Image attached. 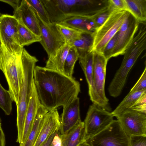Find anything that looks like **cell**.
<instances>
[{
    "label": "cell",
    "instance_id": "28",
    "mask_svg": "<svg viewBox=\"0 0 146 146\" xmlns=\"http://www.w3.org/2000/svg\"><path fill=\"white\" fill-rule=\"evenodd\" d=\"M31 6L36 14L44 23L49 24L51 23L47 12L41 0H26Z\"/></svg>",
    "mask_w": 146,
    "mask_h": 146
},
{
    "label": "cell",
    "instance_id": "11",
    "mask_svg": "<svg viewBox=\"0 0 146 146\" xmlns=\"http://www.w3.org/2000/svg\"><path fill=\"white\" fill-rule=\"evenodd\" d=\"M129 136H146V113L128 109L114 116Z\"/></svg>",
    "mask_w": 146,
    "mask_h": 146
},
{
    "label": "cell",
    "instance_id": "31",
    "mask_svg": "<svg viewBox=\"0 0 146 146\" xmlns=\"http://www.w3.org/2000/svg\"><path fill=\"white\" fill-rule=\"evenodd\" d=\"M118 34L117 32L107 43L102 53L108 61L111 58L112 53L116 43Z\"/></svg>",
    "mask_w": 146,
    "mask_h": 146
},
{
    "label": "cell",
    "instance_id": "18",
    "mask_svg": "<svg viewBox=\"0 0 146 146\" xmlns=\"http://www.w3.org/2000/svg\"><path fill=\"white\" fill-rule=\"evenodd\" d=\"M59 23L83 32L93 33L96 29L92 17L88 16L72 17Z\"/></svg>",
    "mask_w": 146,
    "mask_h": 146
},
{
    "label": "cell",
    "instance_id": "3",
    "mask_svg": "<svg viewBox=\"0 0 146 146\" xmlns=\"http://www.w3.org/2000/svg\"><path fill=\"white\" fill-rule=\"evenodd\" d=\"M22 66V81L18 103L17 126L18 137L17 142L20 144L23 136L26 112L34 84L33 74L36 58L30 54L23 48L21 55Z\"/></svg>",
    "mask_w": 146,
    "mask_h": 146
},
{
    "label": "cell",
    "instance_id": "10",
    "mask_svg": "<svg viewBox=\"0 0 146 146\" xmlns=\"http://www.w3.org/2000/svg\"><path fill=\"white\" fill-rule=\"evenodd\" d=\"M36 14L39 21L41 33V40L39 42L46 52L48 58L52 57L66 44L65 40L56 23L46 24Z\"/></svg>",
    "mask_w": 146,
    "mask_h": 146
},
{
    "label": "cell",
    "instance_id": "33",
    "mask_svg": "<svg viewBox=\"0 0 146 146\" xmlns=\"http://www.w3.org/2000/svg\"><path fill=\"white\" fill-rule=\"evenodd\" d=\"M108 7L111 12L115 10H126L124 0H108Z\"/></svg>",
    "mask_w": 146,
    "mask_h": 146
},
{
    "label": "cell",
    "instance_id": "27",
    "mask_svg": "<svg viewBox=\"0 0 146 146\" xmlns=\"http://www.w3.org/2000/svg\"><path fill=\"white\" fill-rule=\"evenodd\" d=\"M56 25L64 37L66 44H70L80 34L81 31L60 23H56Z\"/></svg>",
    "mask_w": 146,
    "mask_h": 146
},
{
    "label": "cell",
    "instance_id": "24",
    "mask_svg": "<svg viewBox=\"0 0 146 146\" xmlns=\"http://www.w3.org/2000/svg\"><path fill=\"white\" fill-rule=\"evenodd\" d=\"M18 37L20 46L23 48L34 42H40L41 38L23 24L19 22Z\"/></svg>",
    "mask_w": 146,
    "mask_h": 146
},
{
    "label": "cell",
    "instance_id": "42",
    "mask_svg": "<svg viewBox=\"0 0 146 146\" xmlns=\"http://www.w3.org/2000/svg\"><path fill=\"white\" fill-rule=\"evenodd\" d=\"M2 14H1V13L0 12V17L2 16Z\"/></svg>",
    "mask_w": 146,
    "mask_h": 146
},
{
    "label": "cell",
    "instance_id": "9",
    "mask_svg": "<svg viewBox=\"0 0 146 146\" xmlns=\"http://www.w3.org/2000/svg\"><path fill=\"white\" fill-rule=\"evenodd\" d=\"M111 112L93 104L90 105L84 122L86 140L106 128L113 120Z\"/></svg>",
    "mask_w": 146,
    "mask_h": 146
},
{
    "label": "cell",
    "instance_id": "41",
    "mask_svg": "<svg viewBox=\"0 0 146 146\" xmlns=\"http://www.w3.org/2000/svg\"><path fill=\"white\" fill-rule=\"evenodd\" d=\"M1 44L0 42V53H1Z\"/></svg>",
    "mask_w": 146,
    "mask_h": 146
},
{
    "label": "cell",
    "instance_id": "39",
    "mask_svg": "<svg viewBox=\"0 0 146 146\" xmlns=\"http://www.w3.org/2000/svg\"><path fill=\"white\" fill-rule=\"evenodd\" d=\"M78 146H91L88 142L86 140H85Z\"/></svg>",
    "mask_w": 146,
    "mask_h": 146
},
{
    "label": "cell",
    "instance_id": "40",
    "mask_svg": "<svg viewBox=\"0 0 146 146\" xmlns=\"http://www.w3.org/2000/svg\"><path fill=\"white\" fill-rule=\"evenodd\" d=\"M1 59H2V57L1 53H0V66L1 64Z\"/></svg>",
    "mask_w": 146,
    "mask_h": 146
},
{
    "label": "cell",
    "instance_id": "43",
    "mask_svg": "<svg viewBox=\"0 0 146 146\" xmlns=\"http://www.w3.org/2000/svg\"><path fill=\"white\" fill-rule=\"evenodd\" d=\"M1 120L0 118V123H1Z\"/></svg>",
    "mask_w": 146,
    "mask_h": 146
},
{
    "label": "cell",
    "instance_id": "15",
    "mask_svg": "<svg viewBox=\"0 0 146 146\" xmlns=\"http://www.w3.org/2000/svg\"><path fill=\"white\" fill-rule=\"evenodd\" d=\"M60 118L57 109L49 111L44 116L40 132L34 146H41L55 130L60 129Z\"/></svg>",
    "mask_w": 146,
    "mask_h": 146
},
{
    "label": "cell",
    "instance_id": "19",
    "mask_svg": "<svg viewBox=\"0 0 146 146\" xmlns=\"http://www.w3.org/2000/svg\"><path fill=\"white\" fill-rule=\"evenodd\" d=\"M93 43V33L82 32L79 37L70 44L75 47L80 58L92 51Z\"/></svg>",
    "mask_w": 146,
    "mask_h": 146
},
{
    "label": "cell",
    "instance_id": "4",
    "mask_svg": "<svg viewBox=\"0 0 146 146\" xmlns=\"http://www.w3.org/2000/svg\"><path fill=\"white\" fill-rule=\"evenodd\" d=\"M2 59L0 69L3 72L8 87V91L13 102L17 105L22 81L21 55L9 52L1 44Z\"/></svg>",
    "mask_w": 146,
    "mask_h": 146
},
{
    "label": "cell",
    "instance_id": "23",
    "mask_svg": "<svg viewBox=\"0 0 146 146\" xmlns=\"http://www.w3.org/2000/svg\"><path fill=\"white\" fill-rule=\"evenodd\" d=\"M79 64L84 74L88 86V93L90 96L93 91V52L79 58Z\"/></svg>",
    "mask_w": 146,
    "mask_h": 146
},
{
    "label": "cell",
    "instance_id": "35",
    "mask_svg": "<svg viewBox=\"0 0 146 146\" xmlns=\"http://www.w3.org/2000/svg\"><path fill=\"white\" fill-rule=\"evenodd\" d=\"M19 0H0V1L6 3L10 5L14 9V11L16 10L20 5Z\"/></svg>",
    "mask_w": 146,
    "mask_h": 146
},
{
    "label": "cell",
    "instance_id": "13",
    "mask_svg": "<svg viewBox=\"0 0 146 146\" xmlns=\"http://www.w3.org/2000/svg\"><path fill=\"white\" fill-rule=\"evenodd\" d=\"M13 16L19 22L40 37L39 21L36 13L26 0L21 1L18 8L14 11Z\"/></svg>",
    "mask_w": 146,
    "mask_h": 146
},
{
    "label": "cell",
    "instance_id": "38",
    "mask_svg": "<svg viewBox=\"0 0 146 146\" xmlns=\"http://www.w3.org/2000/svg\"><path fill=\"white\" fill-rule=\"evenodd\" d=\"M5 146V137L0 123V146Z\"/></svg>",
    "mask_w": 146,
    "mask_h": 146
},
{
    "label": "cell",
    "instance_id": "29",
    "mask_svg": "<svg viewBox=\"0 0 146 146\" xmlns=\"http://www.w3.org/2000/svg\"><path fill=\"white\" fill-rule=\"evenodd\" d=\"M13 102L9 91L4 89L0 83V108L7 115L11 113Z\"/></svg>",
    "mask_w": 146,
    "mask_h": 146
},
{
    "label": "cell",
    "instance_id": "12",
    "mask_svg": "<svg viewBox=\"0 0 146 146\" xmlns=\"http://www.w3.org/2000/svg\"><path fill=\"white\" fill-rule=\"evenodd\" d=\"M139 23L138 21L128 11L118 31L117 42L111 57L124 54L138 30Z\"/></svg>",
    "mask_w": 146,
    "mask_h": 146
},
{
    "label": "cell",
    "instance_id": "26",
    "mask_svg": "<svg viewBox=\"0 0 146 146\" xmlns=\"http://www.w3.org/2000/svg\"><path fill=\"white\" fill-rule=\"evenodd\" d=\"M78 58V55L75 47L71 46L64 62L62 73L68 77H72L74 65Z\"/></svg>",
    "mask_w": 146,
    "mask_h": 146
},
{
    "label": "cell",
    "instance_id": "32",
    "mask_svg": "<svg viewBox=\"0 0 146 146\" xmlns=\"http://www.w3.org/2000/svg\"><path fill=\"white\" fill-rule=\"evenodd\" d=\"M146 89V68L135 84L131 89L129 94Z\"/></svg>",
    "mask_w": 146,
    "mask_h": 146
},
{
    "label": "cell",
    "instance_id": "37",
    "mask_svg": "<svg viewBox=\"0 0 146 146\" xmlns=\"http://www.w3.org/2000/svg\"><path fill=\"white\" fill-rule=\"evenodd\" d=\"M59 130L57 129L54 131L40 146H51V143L52 139L55 134L58 132Z\"/></svg>",
    "mask_w": 146,
    "mask_h": 146
},
{
    "label": "cell",
    "instance_id": "30",
    "mask_svg": "<svg viewBox=\"0 0 146 146\" xmlns=\"http://www.w3.org/2000/svg\"><path fill=\"white\" fill-rule=\"evenodd\" d=\"M111 12V11L107 7L92 17L96 25V29L104 23L108 18Z\"/></svg>",
    "mask_w": 146,
    "mask_h": 146
},
{
    "label": "cell",
    "instance_id": "2",
    "mask_svg": "<svg viewBox=\"0 0 146 146\" xmlns=\"http://www.w3.org/2000/svg\"><path fill=\"white\" fill-rule=\"evenodd\" d=\"M51 23L79 16L92 17L104 9L105 0H41Z\"/></svg>",
    "mask_w": 146,
    "mask_h": 146
},
{
    "label": "cell",
    "instance_id": "17",
    "mask_svg": "<svg viewBox=\"0 0 146 146\" xmlns=\"http://www.w3.org/2000/svg\"><path fill=\"white\" fill-rule=\"evenodd\" d=\"M60 135L62 146H78L86 140L84 122L81 121L65 134Z\"/></svg>",
    "mask_w": 146,
    "mask_h": 146
},
{
    "label": "cell",
    "instance_id": "21",
    "mask_svg": "<svg viewBox=\"0 0 146 146\" xmlns=\"http://www.w3.org/2000/svg\"><path fill=\"white\" fill-rule=\"evenodd\" d=\"M49 111L41 104L38 110L31 132L23 146H34L42 123L45 115Z\"/></svg>",
    "mask_w": 146,
    "mask_h": 146
},
{
    "label": "cell",
    "instance_id": "5",
    "mask_svg": "<svg viewBox=\"0 0 146 146\" xmlns=\"http://www.w3.org/2000/svg\"><path fill=\"white\" fill-rule=\"evenodd\" d=\"M128 12L125 10H117L111 12L104 23L93 33L92 51L102 54L107 43L119 31Z\"/></svg>",
    "mask_w": 146,
    "mask_h": 146
},
{
    "label": "cell",
    "instance_id": "34",
    "mask_svg": "<svg viewBox=\"0 0 146 146\" xmlns=\"http://www.w3.org/2000/svg\"><path fill=\"white\" fill-rule=\"evenodd\" d=\"M130 146H146V136L132 135L130 136Z\"/></svg>",
    "mask_w": 146,
    "mask_h": 146
},
{
    "label": "cell",
    "instance_id": "20",
    "mask_svg": "<svg viewBox=\"0 0 146 146\" xmlns=\"http://www.w3.org/2000/svg\"><path fill=\"white\" fill-rule=\"evenodd\" d=\"M71 46L69 44H65L58 50L54 56L48 58L44 67L62 73L64 62Z\"/></svg>",
    "mask_w": 146,
    "mask_h": 146
},
{
    "label": "cell",
    "instance_id": "16",
    "mask_svg": "<svg viewBox=\"0 0 146 146\" xmlns=\"http://www.w3.org/2000/svg\"><path fill=\"white\" fill-rule=\"evenodd\" d=\"M34 84L27 108L23 136L20 146H23L31 132L38 109L41 105Z\"/></svg>",
    "mask_w": 146,
    "mask_h": 146
},
{
    "label": "cell",
    "instance_id": "22",
    "mask_svg": "<svg viewBox=\"0 0 146 146\" xmlns=\"http://www.w3.org/2000/svg\"><path fill=\"white\" fill-rule=\"evenodd\" d=\"M126 10L139 23L146 24V0H124Z\"/></svg>",
    "mask_w": 146,
    "mask_h": 146
},
{
    "label": "cell",
    "instance_id": "14",
    "mask_svg": "<svg viewBox=\"0 0 146 146\" xmlns=\"http://www.w3.org/2000/svg\"><path fill=\"white\" fill-rule=\"evenodd\" d=\"M81 121L80 114L79 99L77 97L63 107L60 119L61 135L65 134Z\"/></svg>",
    "mask_w": 146,
    "mask_h": 146
},
{
    "label": "cell",
    "instance_id": "8",
    "mask_svg": "<svg viewBox=\"0 0 146 146\" xmlns=\"http://www.w3.org/2000/svg\"><path fill=\"white\" fill-rule=\"evenodd\" d=\"M19 21L13 15L2 14L0 17V42L11 53L21 55L24 48L19 44Z\"/></svg>",
    "mask_w": 146,
    "mask_h": 146
},
{
    "label": "cell",
    "instance_id": "1",
    "mask_svg": "<svg viewBox=\"0 0 146 146\" xmlns=\"http://www.w3.org/2000/svg\"><path fill=\"white\" fill-rule=\"evenodd\" d=\"M34 82L41 104L49 111L69 104L78 97L80 84L74 78L36 66Z\"/></svg>",
    "mask_w": 146,
    "mask_h": 146
},
{
    "label": "cell",
    "instance_id": "36",
    "mask_svg": "<svg viewBox=\"0 0 146 146\" xmlns=\"http://www.w3.org/2000/svg\"><path fill=\"white\" fill-rule=\"evenodd\" d=\"M51 146H62L61 140L58 132L54 136L52 141Z\"/></svg>",
    "mask_w": 146,
    "mask_h": 146
},
{
    "label": "cell",
    "instance_id": "25",
    "mask_svg": "<svg viewBox=\"0 0 146 146\" xmlns=\"http://www.w3.org/2000/svg\"><path fill=\"white\" fill-rule=\"evenodd\" d=\"M146 89L135 92L132 93H128L116 108L111 112L113 116L127 110L132 106Z\"/></svg>",
    "mask_w": 146,
    "mask_h": 146
},
{
    "label": "cell",
    "instance_id": "7",
    "mask_svg": "<svg viewBox=\"0 0 146 146\" xmlns=\"http://www.w3.org/2000/svg\"><path fill=\"white\" fill-rule=\"evenodd\" d=\"M91 146H130V136L113 120L103 130L86 140Z\"/></svg>",
    "mask_w": 146,
    "mask_h": 146
},
{
    "label": "cell",
    "instance_id": "6",
    "mask_svg": "<svg viewBox=\"0 0 146 146\" xmlns=\"http://www.w3.org/2000/svg\"><path fill=\"white\" fill-rule=\"evenodd\" d=\"M108 61L102 53L93 52V90L90 98L93 104L106 110L109 104L105 92Z\"/></svg>",
    "mask_w": 146,
    "mask_h": 146
}]
</instances>
